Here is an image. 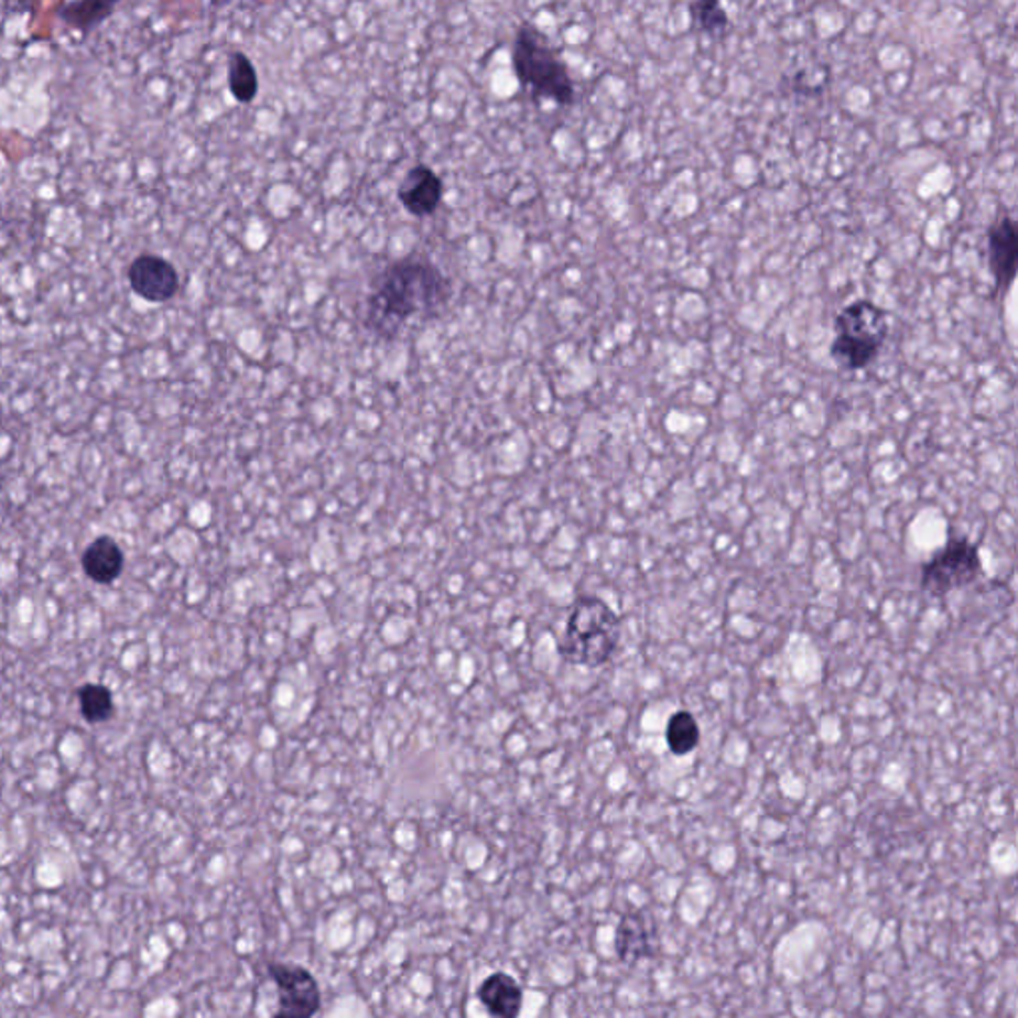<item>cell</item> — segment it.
<instances>
[{"label":"cell","instance_id":"obj_1","mask_svg":"<svg viewBox=\"0 0 1018 1018\" xmlns=\"http://www.w3.org/2000/svg\"><path fill=\"white\" fill-rule=\"evenodd\" d=\"M452 299V283L429 259L408 254L372 279L365 305L368 333L394 340L414 318H434Z\"/></svg>","mask_w":1018,"mask_h":1018},{"label":"cell","instance_id":"obj_2","mask_svg":"<svg viewBox=\"0 0 1018 1018\" xmlns=\"http://www.w3.org/2000/svg\"><path fill=\"white\" fill-rule=\"evenodd\" d=\"M511 64L521 86L535 98H545L557 106L575 102V82L570 66L535 24L521 22L518 26Z\"/></svg>","mask_w":1018,"mask_h":1018},{"label":"cell","instance_id":"obj_3","mask_svg":"<svg viewBox=\"0 0 1018 1018\" xmlns=\"http://www.w3.org/2000/svg\"><path fill=\"white\" fill-rule=\"evenodd\" d=\"M889 335V315L871 299H856L834 318L830 358L845 372H859L876 362Z\"/></svg>","mask_w":1018,"mask_h":1018},{"label":"cell","instance_id":"obj_4","mask_svg":"<svg viewBox=\"0 0 1018 1018\" xmlns=\"http://www.w3.org/2000/svg\"><path fill=\"white\" fill-rule=\"evenodd\" d=\"M621 637V625L607 603L583 597L571 611L561 651L575 664L602 667L609 661Z\"/></svg>","mask_w":1018,"mask_h":1018},{"label":"cell","instance_id":"obj_5","mask_svg":"<svg viewBox=\"0 0 1018 1018\" xmlns=\"http://www.w3.org/2000/svg\"><path fill=\"white\" fill-rule=\"evenodd\" d=\"M981 573L983 563L977 545L967 538H951L945 548L923 565L921 589L935 599H943L951 591L973 585Z\"/></svg>","mask_w":1018,"mask_h":1018},{"label":"cell","instance_id":"obj_6","mask_svg":"<svg viewBox=\"0 0 1018 1018\" xmlns=\"http://www.w3.org/2000/svg\"><path fill=\"white\" fill-rule=\"evenodd\" d=\"M269 975L279 990V1008L273 1018H313L321 1008V988L311 971L301 965L271 961Z\"/></svg>","mask_w":1018,"mask_h":1018},{"label":"cell","instance_id":"obj_7","mask_svg":"<svg viewBox=\"0 0 1018 1018\" xmlns=\"http://www.w3.org/2000/svg\"><path fill=\"white\" fill-rule=\"evenodd\" d=\"M126 275L133 293L153 305L172 301L182 286L177 269L162 254H138Z\"/></svg>","mask_w":1018,"mask_h":1018},{"label":"cell","instance_id":"obj_8","mask_svg":"<svg viewBox=\"0 0 1018 1018\" xmlns=\"http://www.w3.org/2000/svg\"><path fill=\"white\" fill-rule=\"evenodd\" d=\"M987 251L988 271L995 283V293L1005 299L1015 283L1018 263L1017 221L1008 212H1000L995 224L990 225Z\"/></svg>","mask_w":1018,"mask_h":1018},{"label":"cell","instance_id":"obj_9","mask_svg":"<svg viewBox=\"0 0 1018 1018\" xmlns=\"http://www.w3.org/2000/svg\"><path fill=\"white\" fill-rule=\"evenodd\" d=\"M398 202L414 217H430L438 212L444 199V182L430 165L418 163L402 184L398 185Z\"/></svg>","mask_w":1018,"mask_h":1018},{"label":"cell","instance_id":"obj_10","mask_svg":"<svg viewBox=\"0 0 1018 1018\" xmlns=\"http://www.w3.org/2000/svg\"><path fill=\"white\" fill-rule=\"evenodd\" d=\"M479 1003L491 1018H518L523 1007V990L508 973H491L478 988Z\"/></svg>","mask_w":1018,"mask_h":1018},{"label":"cell","instance_id":"obj_11","mask_svg":"<svg viewBox=\"0 0 1018 1018\" xmlns=\"http://www.w3.org/2000/svg\"><path fill=\"white\" fill-rule=\"evenodd\" d=\"M82 570L88 580L98 585H110L122 575L126 557L118 541L110 535H100L88 543L82 553Z\"/></svg>","mask_w":1018,"mask_h":1018},{"label":"cell","instance_id":"obj_12","mask_svg":"<svg viewBox=\"0 0 1018 1018\" xmlns=\"http://www.w3.org/2000/svg\"><path fill=\"white\" fill-rule=\"evenodd\" d=\"M116 7L104 0H78L58 7V19L76 31L90 32L112 17Z\"/></svg>","mask_w":1018,"mask_h":1018},{"label":"cell","instance_id":"obj_13","mask_svg":"<svg viewBox=\"0 0 1018 1018\" xmlns=\"http://www.w3.org/2000/svg\"><path fill=\"white\" fill-rule=\"evenodd\" d=\"M227 86L229 93L239 104H251L254 96L259 93V76L254 71L253 61L243 54L235 51L227 62Z\"/></svg>","mask_w":1018,"mask_h":1018},{"label":"cell","instance_id":"obj_14","mask_svg":"<svg viewBox=\"0 0 1018 1018\" xmlns=\"http://www.w3.org/2000/svg\"><path fill=\"white\" fill-rule=\"evenodd\" d=\"M664 740L674 756H686L701 743V726L689 711H679L669 718Z\"/></svg>","mask_w":1018,"mask_h":1018},{"label":"cell","instance_id":"obj_15","mask_svg":"<svg viewBox=\"0 0 1018 1018\" xmlns=\"http://www.w3.org/2000/svg\"><path fill=\"white\" fill-rule=\"evenodd\" d=\"M78 706L86 723H108L116 713L113 694L108 686L98 683L84 684L78 689Z\"/></svg>","mask_w":1018,"mask_h":1018},{"label":"cell","instance_id":"obj_16","mask_svg":"<svg viewBox=\"0 0 1018 1018\" xmlns=\"http://www.w3.org/2000/svg\"><path fill=\"white\" fill-rule=\"evenodd\" d=\"M649 949L647 943V931H645V921L641 916H627L617 929V953L622 961L631 963L635 959L642 957Z\"/></svg>","mask_w":1018,"mask_h":1018},{"label":"cell","instance_id":"obj_17","mask_svg":"<svg viewBox=\"0 0 1018 1018\" xmlns=\"http://www.w3.org/2000/svg\"><path fill=\"white\" fill-rule=\"evenodd\" d=\"M691 19L704 32H721L728 26V12L721 2H693Z\"/></svg>","mask_w":1018,"mask_h":1018}]
</instances>
